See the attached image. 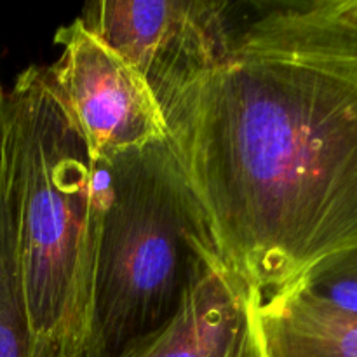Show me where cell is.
I'll list each match as a JSON object with an SVG mask.
<instances>
[{"instance_id": "cell-3", "label": "cell", "mask_w": 357, "mask_h": 357, "mask_svg": "<svg viewBox=\"0 0 357 357\" xmlns=\"http://www.w3.org/2000/svg\"><path fill=\"white\" fill-rule=\"evenodd\" d=\"M105 157L110 183L79 357H122L225 264L169 139Z\"/></svg>"}, {"instance_id": "cell-4", "label": "cell", "mask_w": 357, "mask_h": 357, "mask_svg": "<svg viewBox=\"0 0 357 357\" xmlns=\"http://www.w3.org/2000/svg\"><path fill=\"white\" fill-rule=\"evenodd\" d=\"M79 20L145 79L162 112L230 52L232 2L101 0Z\"/></svg>"}, {"instance_id": "cell-9", "label": "cell", "mask_w": 357, "mask_h": 357, "mask_svg": "<svg viewBox=\"0 0 357 357\" xmlns=\"http://www.w3.org/2000/svg\"><path fill=\"white\" fill-rule=\"evenodd\" d=\"M298 282L317 298L357 316V246L323 258Z\"/></svg>"}, {"instance_id": "cell-10", "label": "cell", "mask_w": 357, "mask_h": 357, "mask_svg": "<svg viewBox=\"0 0 357 357\" xmlns=\"http://www.w3.org/2000/svg\"><path fill=\"white\" fill-rule=\"evenodd\" d=\"M2 94H3V91H2V87H0V100H2Z\"/></svg>"}, {"instance_id": "cell-1", "label": "cell", "mask_w": 357, "mask_h": 357, "mask_svg": "<svg viewBox=\"0 0 357 357\" xmlns=\"http://www.w3.org/2000/svg\"><path fill=\"white\" fill-rule=\"evenodd\" d=\"M162 114L223 260L260 298L357 246V54L236 45Z\"/></svg>"}, {"instance_id": "cell-5", "label": "cell", "mask_w": 357, "mask_h": 357, "mask_svg": "<svg viewBox=\"0 0 357 357\" xmlns=\"http://www.w3.org/2000/svg\"><path fill=\"white\" fill-rule=\"evenodd\" d=\"M61 56L49 66L94 155L167 138L164 114L142 75L77 17L54 35Z\"/></svg>"}, {"instance_id": "cell-7", "label": "cell", "mask_w": 357, "mask_h": 357, "mask_svg": "<svg viewBox=\"0 0 357 357\" xmlns=\"http://www.w3.org/2000/svg\"><path fill=\"white\" fill-rule=\"evenodd\" d=\"M253 321L264 357H357V316L300 282L255 296Z\"/></svg>"}, {"instance_id": "cell-8", "label": "cell", "mask_w": 357, "mask_h": 357, "mask_svg": "<svg viewBox=\"0 0 357 357\" xmlns=\"http://www.w3.org/2000/svg\"><path fill=\"white\" fill-rule=\"evenodd\" d=\"M0 357H38L26 314L13 227L0 190Z\"/></svg>"}, {"instance_id": "cell-6", "label": "cell", "mask_w": 357, "mask_h": 357, "mask_svg": "<svg viewBox=\"0 0 357 357\" xmlns=\"http://www.w3.org/2000/svg\"><path fill=\"white\" fill-rule=\"evenodd\" d=\"M250 288L229 265L213 268L176 316L122 357H264Z\"/></svg>"}, {"instance_id": "cell-2", "label": "cell", "mask_w": 357, "mask_h": 357, "mask_svg": "<svg viewBox=\"0 0 357 357\" xmlns=\"http://www.w3.org/2000/svg\"><path fill=\"white\" fill-rule=\"evenodd\" d=\"M108 183L49 66L24 68L0 100V190L38 357H79Z\"/></svg>"}]
</instances>
